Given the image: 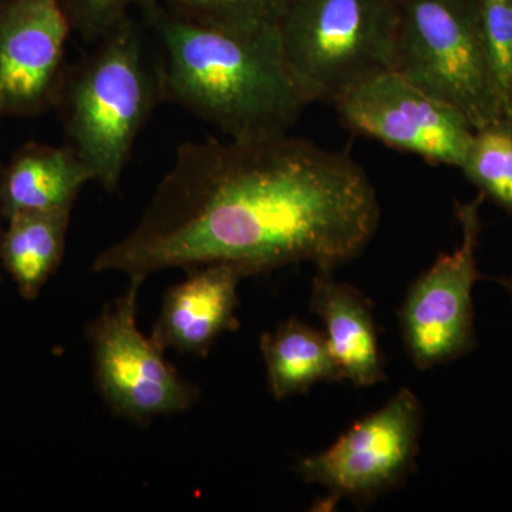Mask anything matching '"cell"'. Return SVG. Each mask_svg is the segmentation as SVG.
Listing matches in <instances>:
<instances>
[{
	"label": "cell",
	"instance_id": "obj_4",
	"mask_svg": "<svg viewBox=\"0 0 512 512\" xmlns=\"http://www.w3.org/2000/svg\"><path fill=\"white\" fill-rule=\"evenodd\" d=\"M397 28V0H288L278 36L309 103L333 104L396 69Z\"/></svg>",
	"mask_w": 512,
	"mask_h": 512
},
{
	"label": "cell",
	"instance_id": "obj_14",
	"mask_svg": "<svg viewBox=\"0 0 512 512\" xmlns=\"http://www.w3.org/2000/svg\"><path fill=\"white\" fill-rule=\"evenodd\" d=\"M72 211L30 212L6 220L0 266L26 301H35L62 264Z\"/></svg>",
	"mask_w": 512,
	"mask_h": 512
},
{
	"label": "cell",
	"instance_id": "obj_1",
	"mask_svg": "<svg viewBox=\"0 0 512 512\" xmlns=\"http://www.w3.org/2000/svg\"><path fill=\"white\" fill-rule=\"evenodd\" d=\"M379 221L375 185L342 151L289 134L188 141L136 228L92 268L141 282L210 264L248 276L301 262L333 271L365 251Z\"/></svg>",
	"mask_w": 512,
	"mask_h": 512
},
{
	"label": "cell",
	"instance_id": "obj_15",
	"mask_svg": "<svg viewBox=\"0 0 512 512\" xmlns=\"http://www.w3.org/2000/svg\"><path fill=\"white\" fill-rule=\"evenodd\" d=\"M272 396L285 400L315 384L343 380L325 333L292 318L259 340Z\"/></svg>",
	"mask_w": 512,
	"mask_h": 512
},
{
	"label": "cell",
	"instance_id": "obj_8",
	"mask_svg": "<svg viewBox=\"0 0 512 512\" xmlns=\"http://www.w3.org/2000/svg\"><path fill=\"white\" fill-rule=\"evenodd\" d=\"M421 426L423 406L412 390L403 387L332 446L302 458L296 471L305 483L322 485L333 497L372 503L412 474Z\"/></svg>",
	"mask_w": 512,
	"mask_h": 512
},
{
	"label": "cell",
	"instance_id": "obj_17",
	"mask_svg": "<svg viewBox=\"0 0 512 512\" xmlns=\"http://www.w3.org/2000/svg\"><path fill=\"white\" fill-rule=\"evenodd\" d=\"M460 170L484 198L512 217V119L474 131Z\"/></svg>",
	"mask_w": 512,
	"mask_h": 512
},
{
	"label": "cell",
	"instance_id": "obj_13",
	"mask_svg": "<svg viewBox=\"0 0 512 512\" xmlns=\"http://www.w3.org/2000/svg\"><path fill=\"white\" fill-rule=\"evenodd\" d=\"M92 170L64 144L30 141L15 151L0 173V204L5 220L30 212L72 211Z\"/></svg>",
	"mask_w": 512,
	"mask_h": 512
},
{
	"label": "cell",
	"instance_id": "obj_10",
	"mask_svg": "<svg viewBox=\"0 0 512 512\" xmlns=\"http://www.w3.org/2000/svg\"><path fill=\"white\" fill-rule=\"evenodd\" d=\"M72 33L60 0H0V119L55 109Z\"/></svg>",
	"mask_w": 512,
	"mask_h": 512
},
{
	"label": "cell",
	"instance_id": "obj_21",
	"mask_svg": "<svg viewBox=\"0 0 512 512\" xmlns=\"http://www.w3.org/2000/svg\"><path fill=\"white\" fill-rule=\"evenodd\" d=\"M3 165L0 164V173H2ZM3 222H6L5 217H3L2 204H0V239H2L3 234ZM0 271H2V266H0Z\"/></svg>",
	"mask_w": 512,
	"mask_h": 512
},
{
	"label": "cell",
	"instance_id": "obj_11",
	"mask_svg": "<svg viewBox=\"0 0 512 512\" xmlns=\"http://www.w3.org/2000/svg\"><path fill=\"white\" fill-rule=\"evenodd\" d=\"M245 278L231 264L190 268L187 278L165 293L151 342L161 352L207 356L221 335L239 328L238 286Z\"/></svg>",
	"mask_w": 512,
	"mask_h": 512
},
{
	"label": "cell",
	"instance_id": "obj_3",
	"mask_svg": "<svg viewBox=\"0 0 512 512\" xmlns=\"http://www.w3.org/2000/svg\"><path fill=\"white\" fill-rule=\"evenodd\" d=\"M69 64L55 109L66 144L104 190H119L138 136L161 101L156 63L133 16Z\"/></svg>",
	"mask_w": 512,
	"mask_h": 512
},
{
	"label": "cell",
	"instance_id": "obj_9",
	"mask_svg": "<svg viewBox=\"0 0 512 512\" xmlns=\"http://www.w3.org/2000/svg\"><path fill=\"white\" fill-rule=\"evenodd\" d=\"M350 130L429 164L460 168L474 127L396 70L366 80L333 103Z\"/></svg>",
	"mask_w": 512,
	"mask_h": 512
},
{
	"label": "cell",
	"instance_id": "obj_5",
	"mask_svg": "<svg viewBox=\"0 0 512 512\" xmlns=\"http://www.w3.org/2000/svg\"><path fill=\"white\" fill-rule=\"evenodd\" d=\"M396 72L464 114L474 130L504 119L476 0H397Z\"/></svg>",
	"mask_w": 512,
	"mask_h": 512
},
{
	"label": "cell",
	"instance_id": "obj_12",
	"mask_svg": "<svg viewBox=\"0 0 512 512\" xmlns=\"http://www.w3.org/2000/svg\"><path fill=\"white\" fill-rule=\"evenodd\" d=\"M311 309L322 319L330 352L343 380L370 387L384 380L373 305L355 286L336 281L333 271L318 269Z\"/></svg>",
	"mask_w": 512,
	"mask_h": 512
},
{
	"label": "cell",
	"instance_id": "obj_20",
	"mask_svg": "<svg viewBox=\"0 0 512 512\" xmlns=\"http://www.w3.org/2000/svg\"><path fill=\"white\" fill-rule=\"evenodd\" d=\"M495 282H498V284L503 286L504 291L507 292L508 298H510L512 305V274L500 276V278H495Z\"/></svg>",
	"mask_w": 512,
	"mask_h": 512
},
{
	"label": "cell",
	"instance_id": "obj_2",
	"mask_svg": "<svg viewBox=\"0 0 512 512\" xmlns=\"http://www.w3.org/2000/svg\"><path fill=\"white\" fill-rule=\"evenodd\" d=\"M140 13L160 49L161 101L231 140L286 136L311 104L286 63L278 29L238 36L201 28L174 18L160 2Z\"/></svg>",
	"mask_w": 512,
	"mask_h": 512
},
{
	"label": "cell",
	"instance_id": "obj_18",
	"mask_svg": "<svg viewBox=\"0 0 512 512\" xmlns=\"http://www.w3.org/2000/svg\"><path fill=\"white\" fill-rule=\"evenodd\" d=\"M478 22L505 119H512V0H476Z\"/></svg>",
	"mask_w": 512,
	"mask_h": 512
},
{
	"label": "cell",
	"instance_id": "obj_16",
	"mask_svg": "<svg viewBox=\"0 0 512 512\" xmlns=\"http://www.w3.org/2000/svg\"><path fill=\"white\" fill-rule=\"evenodd\" d=\"M174 18L238 36L278 29L288 0H160Z\"/></svg>",
	"mask_w": 512,
	"mask_h": 512
},
{
	"label": "cell",
	"instance_id": "obj_19",
	"mask_svg": "<svg viewBox=\"0 0 512 512\" xmlns=\"http://www.w3.org/2000/svg\"><path fill=\"white\" fill-rule=\"evenodd\" d=\"M160 0H60L73 33L94 43L124 22L133 12H143Z\"/></svg>",
	"mask_w": 512,
	"mask_h": 512
},
{
	"label": "cell",
	"instance_id": "obj_7",
	"mask_svg": "<svg viewBox=\"0 0 512 512\" xmlns=\"http://www.w3.org/2000/svg\"><path fill=\"white\" fill-rule=\"evenodd\" d=\"M141 284L130 279L127 292L94 320L89 338L94 376L104 402L124 419L146 424L190 409L200 389L168 365L163 352L138 329Z\"/></svg>",
	"mask_w": 512,
	"mask_h": 512
},
{
	"label": "cell",
	"instance_id": "obj_6",
	"mask_svg": "<svg viewBox=\"0 0 512 512\" xmlns=\"http://www.w3.org/2000/svg\"><path fill=\"white\" fill-rule=\"evenodd\" d=\"M484 197L456 202L460 245L441 254L410 286L399 312L407 355L419 370L447 365L476 349L473 288L478 269L480 208Z\"/></svg>",
	"mask_w": 512,
	"mask_h": 512
}]
</instances>
